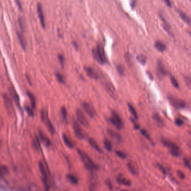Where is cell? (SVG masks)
<instances>
[{
  "mask_svg": "<svg viewBox=\"0 0 191 191\" xmlns=\"http://www.w3.org/2000/svg\"><path fill=\"white\" fill-rule=\"evenodd\" d=\"M117 181L119 184H122L126 186H130L131 184V182L126 178H124L122 175H119L117 178Z\"/></svg>",
  "mask_w": 191,
  "mask_h": 191,
  "instance_id": "cell-19",
  "label": "cell"
},
{
  "mask_svg": "<svg viewBox=\"0 0 191 191\" xmlns=\"http://www.w3.org/2000/svg\"><path fill=\"white\" fill-rule=\"evenodd\" d=\"M32 146L34 149L36 150V151H38V150L40 149V142H39V139L38 138V137L35 136V138L33 139V142H32Z\"/></svg>",
  "mask_w": 191,
  "mask_h": 191,
  "instance_id": "cell-29",
  "label": "cell"
},
{
  "mask_svg": "<svg viewBox=\"0 0 191 191\" xmlns=\"http://www.w3.org/2000/svg\"><path fill=\"white\" fill-rule=\"evenodd\" d=\"M66 178H67L68 181L70 182L71 184H74V185H76L78 184V182H79L78 179L73 174H68L66 175Z\"/></svg>",
  "mask_w": 191,
  "mask_h": 191,
  "instance_id": "cell-27",
  "label": "cell"
},
{
  "mask_svg": "<svg viewBox=\"0 0 191 191\" xmlns=\"http://www.w3.org/2000/svg\"><path fill=\"white\" fill-rule=\"evenodd\" d=\"M73 130L76 137L79 139H82L85 137V134L82 128L77 122H74L73 124Z\"/></svg>",
  "mask_w": 191,
  "mask_h": 191,
  "instance_id": "cell-10",
  "label": "cell"
},
{
  "mask_svg": "<svg viewBox=\"0 0 191 191\" xmlns=\"http://www.w3.org/2000/svg\"><path fill=\"white\" fill-rule=\"evenodd\" d=\"M128 108L129 109V111L131 113V114L133 116V117L135 119H137L138 118V116H137V113L136 112V111L135 108L133 107V106L131 105L130 103H128Z\"/></svg>",
  "mask_w": 191,
  "mask_h": 191,
  "instance_id": "cell-31",
  "label": "cell"
},
{
  "mask_svg": "<svg viewBox=\"0 0 191 191\" xmlns=\"http://www.w3.org/2000/svg\"><path fill=\"white\" fill-rule=\"evenodd\" d=\"M18 23H19V26L20 27V28L22 30H24L25 29V24L24 23L23 20L21 19V17H19V19H18Z\"/></svg>",
  "mask_w": 191,
  "mask_h": 191,
  "instance_id": "cell-43",
  "label": "cell"
},
{
  "mask_svg": "<svg viewBox=\"0 0 191 191\" xmlns=\"http://www.w3.org/2000/svg\"><path fill=\"white\" fill-rule=\"evenodd\" d=\"M72 44L73 45V46H74L75 47L76 49H78V44H77L76 42H72Z\"/></svg>",
  "mask_w": 191,
  "mask_h": 191,
  "instance_id": "cell-56",
  "label": "cell"
},
{
  "mask_svg": "<svg viewBox=\"0 0 191 191\" xmlns=\"http://www.w3.org/2000/svg\"><path fill=\"white\" fill-rule=\"evenodd\" d=\"M84 69H85V71H86L87 75L89 76L90 78L95 80H98L99 79V76L98 75V73L91 67H84Z\"/></svg>",
  "mask_w": 191,
  "mask_h": 191,
  "instance_id": "cell-17",
  "label": "cell"
},
{
  "mask_svg": "<svg viewBox=\"0 0 191 191\" xmlns=\"http://www.w3.org/2000/svg\"><path fill=\"white\" fill-rule=\"evenodd\" d=\"M137 60L139 62V63L143 65H144L146 63V58L145 56H144V55H142V54L138 55V56H137Z\"/></svg>",
  "mask_w": 191,
  "mask_h": 191,
  "instance_id": "cell-37",
  "label": "cell"
},
{
  "mask_svg": "<svg viewBox=\"0 0 191 191\" xmlns=\"http://www.w3.org/2000/svg\"><path fill=\"white\" fill-rule=\"evenodd\" d=\"M161 141H162V143H163L164 146H165L166 147H168V148L170 150H173V149H174L179 148L177 145L174 144V143L168 141V140H167V139H162Z\"/></svg>",
  "mask_w": 191,
  "mask_h": 191,
  "instance_id": "cell-23",
  "label": "cell"
},
{
  "mask_svg": "<svg viewBox=\"0 0 191 191\" xmlns=\"http://www.w3.org/2000/svg\"><path fill=\"white\" fill-rule=\"evenodd\" d=\"M2 98L5 108L7 114H8L9 116H11L14 111V107L11 99L6 93H3L2 94Z\"/></svg>",
  "mask_w": 191,
  "mask_h": 191,
  "instance_id": "cell-6",
  "label": "cell"
},
{
  "mask_svg": "<svg viewBox=\"0 0 191 191\" xmlns=\"http://www.w3.org/2000/svg\"><path fill=\"white\" fill-rule=\"evenodd\" d=\"M126 61H127V63H128V64H130V63H131V61H130V56H129V55H128V54H126Z\"/></svg>",
  "mask_w": 191,
  "mask_h": 191,
  "instance_id": "cell-53",
  "label": "cell"
},
{
  "mask_svg": "<svg viewBox=\"0 0 191 191\" xmlns=\"http://www.w3.org/2000/svg\"><path fill=\"white\" fill-rule=\"evenodd\" d=\"M10 94L11 95V96L13 98V99L14 100L17 106V108H19L20 109V110L21 111V106H20V100H19V95L17 94L16 90H15L14 87L13 86H12V87H10Z\"/></svg>",
  "mask_w": 191,
  "mask_h": 191,
  "instance_id": "cell-14",
  "label": "cell"
},
{
  "mask_svg": "<svg viewBox=\"0 0 191 191\" xmlns=\"http://www.w3.org/2000/svg\"><path fill=\"white\" fill-rule=\"evenodd\" d=\"M27 94L28 97H29V100H30L31 107L33 109H34L35 108V105H36V99H35V96L31 92H30V91H27Z\"/></svg>",
  "mask_w": 191,
  "mask_h": 191,
  "instance_id": "cell-28",
  "label": "cell"
},
{
  "mask_svg": "<svg viewBox=\"0 0 191 191\" xmlns=\"http://www.w3.org/2000/svg\"><path fill=\"white\" fill-rule=\"evenodd\" d=\"M107 133L110 136L112 137L113 138L115 139L116 140H117V141L120 142L121 141H122V137H121L120 135L119 134L118 132H116L115 131H114L111 129H108Z\"/></svg>",
  "mask_w": 191,
  "mask_h": 191,
  "instance_id": "cell-18",
  "label": "cell"
},
{
  "mask_svg": "<svg viewBox=\"0 0 191 191\" xmlns=\"http://www.w3.org/2000/svg\"><path fill=\"white\" fill-rule=\"evenodd\" d=\"M130 3L132 8L135 6L136 3V0H130Z\"/></svg>",
  "mask_w": 191,
  "mask_h": 191,
  "instance_id": "cell-54",
  "label": "cell"
},
{
  "mask_svg": "<svg viewBox=\"0 0 191 191\" xmlns=\"http://www.w3.org/2000/svg\"><path fill=\"white\" fill-rule=\"evenodd\" d=\"M62 138H63V140L64 141L65 144L66 145V146H67V148H68L69 149L73 148V146H73V142H72L71 139L68 138V137L67 135H66V134L62 135Z\"/></svg>",
  "mask_w": 191,
  "mask_h": 191,
  "instance_id": "cell-24",
  "label": "cell"
},
{
  "mask_svg": "<svg viewBox=\"0 0 191 191\" xmlns=\"http://www.w3.org/2000/svg\"><path fill=\"white\" fill-rule=\"evenodd\" d=\"M38 134L40 141L43 143V144L46 145L47 147H50L51 145H52V143H51L50 139L43 133V132L41 130H38Z\"/></svg>",
  "mask_w": 191,
  "mask_h": 191,
  "instance_id": "cell-15",
  "label": "cell"
},
{
  "mask_svg": "<svg viewBox=\"0 0 191 191\" xmlns=\"http://www.w3.org/2000/svg\"><path fill=\"white\" fill-rule=\"evenodd\" d=\"M58 60H59V61L60 62L61 66H62V67H63V66H64V62H65L64 56L62 54H58Z\"/></svg>",
  "mask_w": 191,
  "mask_h": 191,
  "instance_id": "cell-44",
  "label": "cell"
},
{
  "mask_svg": "<svg viewBox=\"0 0 191 191\" xmlns=\"http://www.w3.org/2000/svg\"><path fill=\"white\" fill-rule=\"evenodd\" d=\"M165 2L166 3V4L169 7H171V2L170 1V0H164Z\"/></svg>",
  "mask_w": 191,
  "mask_h": 191,
  "instance_id": "cell-55",
  "label": "cell"
},
{
  "mask_svg": "<svg viewBox=\"0 0 191 191\" xmlns=\"http://www.w3.org/2000/svg\"><path fill=\"white\" fill-rule=\"evenodd\" d=\"M131 120H132V122H133V123L134 128H135L136 130H138L139 128V126L138 125V124L137 123H136V122H135V120H133L132 119H131Z\"/></svg>",
  "mask_w": 191,
  "mask_h": 191,
  "instance_id": "cell-50",
  "label": "cell"
},
{
  "mask_svg": "<svg viewBox=\"0 0 191 191\" xmlns=\"http://www.w3.org/2000/svg\"><path fill=\"white\" fill-rule=\"evenodd\" d=\"M184 164L186 165V167H187V168H188L191 171V164L190 163V161L188 159H184Z\"/></svg>",
  "mask_w": 191,
  "mask_h": 191,
  "instance_id": "cell-47",
  "label": "cell"
},
{
  "mask_svg": "<svg viewBox=\"0 0 191 191\" xmlns=\"http://www.w3.org/2000/svg\"><path fill=\"white\" fill-rule=\"evenodd\" d=\"M159 17L161 19V20L162 21V22H163V27H164V30L166 31L168 34L169 35H170L171 37H173L174 34H173V31L171 30V29L170 25L167 23V21H166V20L165 19V17L163 15V14L161 13H159Z\"/></svg>",
  "mask_w": 191,
  "mask_h": 191,
  "instance_id": "cell-12",
  "label": "cell"
},
{
  "mask_svg": "<svg viewBox=\"0 0 191 191\" xmlns=\"http://www.w3.org/2000/svg\"><path fill=\"white\" fill-rule=\"evenodd\" d=\"M109 120L118 130H120L123 128V123L122 120L119 115L116 112L112 111L111 117L109 118Z\"/></svg>",
  "mask_w": 191,
  "mask_h": 191,
  "instance_id": "cell-5",
  "label": "cell"
},
{
  "mask_svg": "<svg viewBox=\"0 0 191 191\" xmlns=\"http://www.w3.org/2000/svg\"><path fill=\"white\" fill-rule=\"evenodd\" d=\"M82 106L88 116L91 118H94L96 114V112H95V111L92 106L86 102H84L82 104Z\"/></svg>",
  "mask_w": 191,
  "mask_h": 191,
  "instance_id": "cell-11",
  "label": "cell"
},
{
  "mask_svg": "<svg viewBox=\"0 0 191 191\" xmlns=\"http://www.w3.org/2000/svg\"><path fill=\"white\" fill-rule=\"evenodd\" d=\"M61 114L62 118L64 120H66L67 118V112L66 108L64 106H62L61 109Z\"/></svg>",
  "mask_w": 191,
  "mask_h": 191,
  "instance_id": "cell-36",
  "label": "cell"
},
{
  "mask_svg": "<svg viewBox=\"0 0 191 191\" xmlns=\"http://www.w3.org/2000/svg\"><path fill=\"white\" fill-rule=\"evenodd\" d=\"M127 167L128 170L133 175H137L138 173V169L137 167L132 162H129L127 164Z\"/></svg>",
  "mask_w": 191,
  "mask_h": 191,
  "instance_id": "cell-25",
  "label": "cell"
},
{
  "mask_svg": "<svg viewBox=\"0 0 191 191\" xmlns=\"http://www.w3.org/2000/svg\"><path fill=\"white\" fill-rule=\"evenodd\" d=\"M184 80L187 86H188L189 89H191V78H189V76H186L184 77Z\"/></svg>",
  "mask_w": 191,
  "mask_h": 191,
  "instance_id": "cell-42",
  "label": "cell"
},
{
  "mask_svg": "<svg viewBox=\"0 0 191 191\" xmlns=\"http://www.w3.org/2000/svg\"><path fill=\"white\" fill-rule=\"evenodd\" d=\"M17 38L19 40V42L21 44L22 48L24 49V50H26V48H27L26 39H25V38L24 37L23 35L19 32H17Z\"/></svg>",
  "mask_w": 191,
  "mask_h": 191,
  "instance_id": "cell-20",
  "label": "cell"
},
{
  "mask_svg": "<svg viewBox=\"0 0 191 191\" xmlns=\"http://www.w3.org/2000/svg\"><path fill=\"white\" fill-rule=\"evenodd\" d=\"M175 124L178 126H181L183 125V121L182 119L180 118H176L175 120Z\"/></svg>",
  "mask_w": 191,
  "mask_h": 191,
  "instance_id": "cell-46",
  "label": "cell"
},
{
  "mask_svg": "<svg viewBox=\"0 0 191 191\" xmlns=\"http://www.w3.org/2000/svg\"><path fill=\"white\" fill-rule=\"evenodd\" d=\"M170 81H171V82L173 86L174 87L177 88V89H178L179 87L178 82L177 81V80H176V79L174 78L173 76H170Z\"/></svg>",
  "mask_w": 191,
  "mask_h": 191,
  "instance_id": "cell-39",
  "label": "cell"
},
{
  "mask_svg": "<svg viewBox=\"0 0 191 191\" xmlns=\"http://www.w3.org/2000/svg\"><path fill=\"white\" fill-rule=\"evenodd\" d=\"M37 12H38V17L39 18L40 24H41L43 28H45L46 25H45L44 18L42 6L40 4V3H38L37 4Z\"/></svg>",
  "mask_w": 191,
  "mask_h": 191,
  "instance_id": "cell-16",
  "label": "cell"
},
{
  "mask_svg": "<svg viewBox=\"0 0 191 191\" xmlns=\"http://www.w3.org/2000/svg\"><path fill=\"white\" fill-rule=\"evenodd\" d=\"M16 4L18 6V7H19V9L21 11L22 10H23V8H22V5H21V3L20 1V0H16Z\"/></svg>",
  "mask_w": 191,
  "mask_h": 191,
  "instance_id": "cell-51",
  "label": "cell"
},
{
  "mask_svg": "<svg viewBox=\"0 0 191 191\" xmlns=\"http://www.w3.org/2000/svg\"><path fill=\"white\" fill-rule=\"evenodd\" d=\"M93 56L99 63L104 65L108 63L107 58L106 57L104 48L101 44L98 43L95 49H93Z\"/></svg>",
  "mask_w": 191,
  "mask_h": 191,
  "instance_id": "cell-2",
  "label": "cell"
},
{
  "mask_svg": "<svg viewBox=\"0 0 191 191\" xmlns=\"http://www.w3.org/2000/svg\"><path fill=\"white\" fill-rule=\"evenodd\" d=\"M88 142H89V144L90 145V146L92 147V148L96 150L97 151H98V152L100 153H102L103 151L100 148V147L99 146V145H98L97 142L95 141L94 139L91 138H89L88 139Z\"/></svg>",
  "mask_w": 191,
  "mask_h": 191,
  "instance_id": "cell-21",
  "label": "cell"
},
{
  "mask_svg": "<svg viewBox=\"0 0 191 191\" xmlns=\"http://www.w3.org/2000/svg\"><path fill=\"white\" fill-rule=\"evenodd\" d=\"M141 133L142 135V136H144L147 139H150V135H149V133H148V132H147L145 130H144L142 129L141 130Z\"/></svg>",
  "mask_w": 191,
  "mask_h": 191,
  "instance_id": "cell-45",
  "label": "cell"
},
{
  "mask_svg": "<svg viewBox=\"0 0 191 191\" xmlns=\"http://www.w3.org/2000/svg\"><path fill=\"white\" fill-rule=\"evenodd\" d=\"M76 115L79 122L84 127H89V122L87 119L86 116L84 114L81 109L78 108L76 110Z\"/></svg>",
  "mask_w": 191,
  "mask_h": 191,
  "instance_id": "cell-8",
  "label": "cell"
},
{
  "mask_svg": "<svg viewBox=\"0 0 191 191\" xmlns=\"http://www.w3.org/2000/svg\"><path fill=\"white\" fill-rule=\"evenodd\" d=\"M148 75H149V77H150V78H151V80H152V76L151 74H150V73H149V72H148Z\"/></svg>",
  "mask_w": 191,
  "mask_h": 191,
  "instance_id": "cell-58",
  "label": "cell"
},
{
  "mask_svg": "<svg viewBox=\"0 0 191 191\" xmlns=\"http://www.w3.org/2000/svg\"><path fill=\"white\" fill-rule=\"evenodd\" d=\"M170 152L171 155L175 157H179L181 155V152L179 148L170 150Z\"/></svg>",
  "mask_w": 191,
  "mask_h": 191,
  "instance_id": "cell-34",
  "label": "cell"
},
{
  "mask_svg": "<svg viewBox=\"0 0 191 191\" xmlns=\"http://www.w3.org/2000/svg\"><path fill=\"white\" fill-rule=\"evenodd\" d=\"M78 152L84 165H85V167L87 170L91 171H97L99 169L98 165L94 162L93 160L85 152H84L81 150L78 149Z\"/></svg>",
  "mask_w": 191,
  "mask_h": 191,
  "instance_id": "cell-1",
  "label": "cell"
},
{
  "mask_svg": "<svg viewBox=\"0 0 191 191\" xmlns=\"http://www.w3.org/2000/svg\"><path fill=\"white\" fill-rule=\"evenodd\" d=\"M152 117H153L154 120L155 121L157 125H158L159 127H163L164 126V120H163V118H161V117H160V116L158 114H157V113L154 114Z\"/></svg>",
  "mask_w": 191,
  "mask_h": 191,
  "instance_id": "cell-22",
  "label": "cell"
},
{
  "mask_svg": "<svg viewBox=\"0 0 191 191\" xmlns=\"http://www.w3.org/2000/svg\"><path fill=\"white\" fill-rule=\"evenodd\" d=\"M103 144L105 149L107 150V151L111 152L112 150V145L111 141H110L108 139L105 138L104 139Z\"/></svg>",
  "mask_w": 191,
  "mask_h": 191,
  "instance_id": "cell-30",
  "label": "cell"
},
{
  "mask_svg": "<svg viewBox=\"0 0 191 191\" xmlns=\"http://www.w3.org/2000/svg\"><path fill=\"white\" fill-rule=\"evenodd\" d=\"M179 16L182 19V20L184 21L186 23L188 24H189L191 23V19L185 13L183 12H180Z\"/></svg>",
  "mask_w": 191,
  "mask_h": 191,
  "instance_id": "cell-32",
  "label": "cell"
},
{
  "mask_svg": "<svg viewBox=\"0 0 191 191\" xmlns=\"http://www.w3.org/2000/svg\"><path fill=\"white\" fill-rule=\"evenodd\" d=\"M39 168L40 173H42V179L44 186V188L46 190H48L50 189V185L49 184L48 177L47 173L44 165L42 161H40L39 162Z\"/></svg>",
  "mask_w": 191,
  "mask_h": 191,
  "instance_id": "cell-4",
  "label": "cell"
},
{
  "mask_svg": "<svg viewBox=\"0 0 191 191\" xmlns=\"http://www.w3.org/2000/svg\"><path fill=\"white\" fill-rule=\"evenodd\" d=\"M157 167H158V168H159V169H160V170L161 172H162L164 174H167V171H166V170H165V168L162 166V165H161V164H157Z\"/></svg>",
  "mask_w": 191,
  "mask_h": 191,
  "instance_id": "cell-49",
  "label": "cell"
},
{
  "mask_svg": "<svg viewBox=\"0 0 191 191\" xmlns=\"http://www.w3.org/2000/svg\"><path fill=\"white\" fill-rule=\"evenodd\" d=\"M104 87L109 95H111V97L114 99H116L117 97L116 95V91L115 87L112 85L111 83L110 82H105L104 84Z\"/></svg>",
  "mask_w": 191,
  "mask_h": 191,
  "instance_id": "cell-13",
  "label": "cell"
},
{
  "mask_svg": "<svg viewBox=\"0 0 191 191\" xmlns=\"http://www.w3.org/2000/svg\"><path fill=\"white\" fill-rule=\"evenodd\" d=\"M56 77L58 80V81L61 84H64L65 83V79L63 78V76H62L60 73H56Z\"/></svg>",
  "mask_w": 191,
  "mask_h": 191,
  "instance_id": "cell-38",
  "label": "cell"
},
{
  "mask_svg": "<svg viewBox=\"0 0 191 191\" xmlns=\"http://www.w3.org/2000/svg\"><path fill=\"white\" fill-rule=\"evenodd\" d=\"M177 174L178 176L179 177V178H181L182 179H184L185 178V175L184 174V173L181 171L180 170H178L177 171Z\"/></svg>",
  "mask_w": 191,
  "mask_h": 191,
  "instance_id": "cell-48",
  "label": "cell"
},
{
  "mask_svg": "<svg viewBox=\"0 0 191 191\" xmlns=\"http://www.w3.org/2000/svg\"><path fill=\"white\" fill-rule=\"evenodd\" d=\"M116 154L117 156H118L120 158L122 159H126L127 158V155L126 154H124L123 152L120 151H116Z\"/></svg>",
  "mask_w": 191,
  "mask_h": 191,
  "instance_id": "cell-41",
  "label": "cell"
},
{
  "mask_svg": "<svg viewBox=\"0 0 191 191\" xmlns=\"http://www.w3.org/2000/svg\"><path fill=\"white\" fill-rule=\"evenodd\" d=\"M9 169L5 165H2L1 168V178L9 174Z\"/></svg>",
  "mask_w": 191,
  "mask_h": 191,
  "instance_id": "cell-33",
  "label": "cell"
},
{
  "mask_svg": "<svg viewBox=\"0 0 191 191\" xmlns=\"http://www.w3.org/2000/svg\"><path fill=\"white\" fill-rule=\"evenodd\" d=\"M106 184H107L108 188L109 189H112V184H111V181H110L109 180H107V181H106Z\"/></svg>",
  "mask_w": 191,
  "mask_h": 191,
  "instance_id": "cell-52",
  "label": "cell"
},
{
  "mask_svg": "<svg viewBox=\"0 0 191 191\" xmlns=\"http://www.w3.org/2000/svg\"><path fill=\"white\" fill-rule=\"evenodd\" d=\"M117 71L119 73L120 76H123L124 73V68L122 65H118L117 66Z\"/></svg>",
  "mask_w": 191,
  "mask_h": 191,
  "instance_id": "cell-40",
  "label": "cell"
},
{
  "mask_svg": "<svg viewBox=\"0 0 191 191\" xmlns=\"http://www.w3.org/2000/svg\"><path fill=\"white\" fill-rule=\"evenodd\" d=\"M168 100L170 104L177 109H183L186 107L185 102L178 98L174 96H169Z\"/></svg>",
  "mask_w": 191,
  "mask_h": 191,
  "instance_id": "cell-7",
  "label": "cell"
},
{
  "mask_svg": "<svg viewBox=\"0 0 191 191\" xmlns=\"http://www.w3.org/2000/svg\"><path fill=\"white\" fill-rule=\"evenodd\" d=\"M40 119H41L42 122L46 126L48 131L50 132V134L53 135L55 133L54 127L53 126L52 123L51 122L50 120L49 119L48 116L47 112L45 109H42L40 111Z\"/></svg>",
  "mask_w": 191,
  "mask_h": 191,
  "instance_id": "cell-3",
  "label": "cell"
},
{
  "mask_svg": "<svg viewBox=\"0 0 191 191\" xmlns=\"http://www.w3.org/2000/svg\"><path fill=\"white\" fill-rule=\"evenodd\" d=\"M154 46H155V48L160 52H164L167 48V47L165 44L160 41L155 42V44H154Z\"/></svg>",
  "mask_w": 191,
  "mask_h": 191,
  "instance_id": "cell-26",
  "label": "cell"
},
{
  "mask_svg": "<svg viewBox=\"0 0 191 191\" xmlns=\"http://www.w3.org/2000/svg\"><path fill=\"white\" fill-rule=\"evenodd\" d=\"M157 76L160 80H162L167 75V71L165 69L164 65L161 61L157 62V67L156 70Z\"/></svg>",
  "mask_w": 191,
  "mask_h": 191,
  "instance_id": "cell-9",
  "label": "cell"
},
{
  "mask_svg": "<svg viewBox=\"0 0 191 191\" xmlns=\"http://www.w3.org/2000/svg\"><path fill=\"white\" fill-rule=\"evenodd\" d=\"M24 109L25 110V111H26L27 112V113L28 114V115L30 116V117H33L34 116V111H33V108L31 107H30V106H28V105H25L24 106Z\"/></svg>",
  "mask_w": 191,
  "mask_h": 191,
  "instance_id": "cell-35",
  "label": "cell"
},
{
  "mask_svg": "<svg viewBox=\"0 0 191 191\" xmlns=\"http://www.w3.org/2000/svg\"><path fill=\"white\" fill-rule=\"evenodd\" d=\"M26 78H27V81H28V83H29V84H30V85H31V81H30V79H29V76H28V75H26Z\"/></svg>",
  "mask_w": 191,
  "mask_h": 191,
  "instance_id": "cell-57",
  "label": "cell"
},
{
  "mask_svg": "<svg viewBox=\"0 0 191 191\" xmlns=\"http://www.w3.org/2000/svg\"><path fill=\"white\" fill-rule=\"evenodd\" d=\"M189 34H190V35H191V33H190V32L189 33Z\"/></svg>",
  "mask_w": 191,
  "mask_h": 191,
  "instance_id": "cell-59",
  "label": "cell"
}]
</instances>
